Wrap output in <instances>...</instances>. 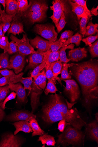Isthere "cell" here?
I'll use <instances>...</instances> for the list:
<instances>
[{"label": "cell", "mask_w": 98, "mask_h": 147, "mask_svg": "<svg viewBox=\"0 0 98 147\" xmlns=\"http://www.w3.org/2000/svg\"><path fill=\"white\" fill-rule=\"evenodd\" d=\"M70 68L69 74L76 78L81 87L85 104L89 105L98 97V61L73 63Z\"/></svg>", "instance_id": "obj_1"}, {"label": "cell", "mask_w": 98, "mask_h": 147, "mask_svg": "<svg viewBox=\"0 0 98 147\" xmlns=\"http://www.w3.org/2000/svg\"><path fill=\"white\" fill-rule=\"evenodd\" d=\"M42 119L46 123H53L65 120L75 129L81 130L87 123L80 116L76 108L69 109L57 94L50 96L47 103L43 108Z\"/></svg>", "instance_id": "obj_2"}, {"label": "cell", "mask_w": 98, "mask_h": 147, "mask_svg": "<svg viewBox=\"0 0 98 147\" xmlns=\"http://www.w3.org/2000/svg\"><path fill=\"white\" fill-rule=\"evenodd\" d=\"M48 5L45 1H31L27 10L21 17L26 18L32 24L40 22L47 17Z\"/></svg>", "instance_id": "obj_3"}, {"label": "cell", "mask_w": 98, "mask_h": 147, "mask_svg": "<svg viewBox=\"0 0 98 147\" xmlns=\"http://www.w3.org/2000/svg\"><path fill=\"white\" fill-rule=\"evenodd\" d=\"M58 137V144L64 146L71 144H80L84 138V136L80 130L72 127L70 125H67L64 131Z\"/></svg>", "instance_id": "obj_4"}, {"label": "cell", "mask_w": 98, "mask_h": 147, "mask_svg": "<svg viewBox=\"0 0 98 147\" xmlns=\"http://www.w3.org/2000/svg\"><path fill=\"white\" fill-rule=\"evenodd\" d=\"M46 72L43 70L40 72L35 80H34L31 85V105L32 109V113L35 110L39 102L38 96L41 94L46 86L47 78Z\"/></svg>", "instance_id": "obj_5"}, {"label": "cell", "mask_w": 98, "mask_h": 147, "mask_svg": "<svg viewBox=\"0 0 98 147\" xmlns=\"http://www.w3.org/2000/svg\"><path fill=\"white\" fill-rule=\"evenodd\" d=\"M34 31L38 34L47 39L51 43L58 40L57 33L54 26L48 24H36L34 28Z\"/></svg>", "instance_id": "obj_6"}, {"label": "cell", "mask_w": 98, "mask_h": 147, "mask_svg": "<svg viewBox=\"0 0 98 147\" xmlns=\"http://www.w3.org/2000/svg\"><path fill=\"white\" fill-rule=\"evenodd\" d=\"M10 38L11 41L16 43L20 54L25 56L36 52L30 44V40L26 35L23 34V38L21 39H19L12 34L10 35Z\"/></svg>", "instance_id": "obj_7"}, {"label": "cell", "mask_w": 98, "mask_h": 147, "mask_svg": "<svg viewBox=\"0 0 98 147\" xmlns=\"http://www.w3.org/2000/svg\"><path fill=\"white\" fill-rule=\"evenodd\" d=\"M66 83L65 91L68 94L69 98L72 103L77 100L80 95V90L79 86L73 79L64 80Z\"/></svg>", "instance_id": "obj_8"}, {"label": "cell", "mask_w": 98, "mask_h": 147, "mask_svg": "<svg viewBox=\"0 0 98 147\" xmlns=\"http://www.w3.org/2000/svg\"><path fill=\"white\" fill-rule=\"evenodd\" d=\"M52 6L50 9L53 11V15L50 17L56 26L58 24L61 16L66 9L65 1L61 0H55L52 2Z\"/></svg>", "instance_id": "obj_9"}, {"label": "cell", "mask_w": 98, "mask_h": 147, "mask_svg": "<svg viewBox=\"0 0 98 147\" xmlns=\"http://www.w3.org/2000/svg\"><path fill=\"white\" fill-rule=\"evenodd\" d=\"M36 116L27 111H18L8 115L7 121H26L29 122L32 119H36Z\"/></svg>", "instance_id": "obj_10"}, {"label": "cell", "mask_w": 98, "mask_h": 147, "mask_svg": "<svg viewBox=\"0 0 98 147\" xmlns=\"http://www.w3.org/2000/svg\"><path fill=\"white\" fill-rule=\"evenodd\" d=\"M9 65L11 69L18 74L23 70L25 63V56L18 53L10 58Z\"/></svg>", "instance_id": "obj_11"}, {"label": "cell", "mask_w": 98, "mask_h": 147, "mask_svg": "<svg viewBox=\"0 0 98 147\" xmlns=\"http://www.w3.org/2000/svg\"><path fill=\"white\" fill-rule=\"evenodd\" d=\"M21 144L20 139L11 134L3 136L0 141V147H20Z\"/></svg>", "instance_id": "obj_12"}, {"label": "cell", "mask_w": 98, "mask_h": 147, "mask_svg": "<svg viewBox=\"0 0 98 147\" xmlns=\"http://www.w3.org/2000/svg\"><path fill=\"white\" fill-rule=\"evenodd\" d=\"M21 17L16 15L13 18L10 27L7 31L8 34L16 36L22 33H25L24 26L20 20Z\"/></svg>", "instance_id": "obj_13"}, {"label": "cell", "mask_w": 98, "mask_h": 147, "mask_svg": "<svg viewBox=\"0 0 98 147\" xmlns=\"http://www.w3.org/2000/svg\"><path fill=\"white\" fill-rule=\"evenodd\" d=\"M29 64L26 69H34L37 66L45 61L43 52L37 50L36 52L30 55L29 57Z\"/></svg>", "instance_id": "obj_14"}, {"label": "cell", "mask_w": 98, "mask_h": 147, "mask_svg": "<svg viewBox=\"0 0 98 147\" xmlns=\"http://www.w3.org/2000/svg\"><path fill=\"white\" fill-rule=\"evenodd\" d=\"M30 42L32 46L41 52H45L50 50V45L51 43L38 36L30 40Z\"/></svg>", "instance_id": "obj_15"}, {"label": "cell", "mask_w": 98, "mask_h": 147, "mask_svg": "<svg viewBox=\"0 0 98 147\" xmlns=\"http://www.w3.org/2000/svg\"><path fill=\"white\" fill-rule=\"evenodd\" d=\"M87 53L85 48L72 49L68 52L69 59L72 61L78 62L87 57Z\"/></svg>", "instance_id": "obj_16"}, {"label": "cell", "mask_w": 98, "mask_h": 147, "mask_svg": "<svg viewBox=\"0 0 98 147\" xmlns=\"http://www.w3.org/2000/svg\"><path fill=\"white\" fill-rule=\"evenodd\" d=\"M9 86L10 90L16 92L17 98L21 102H24L26 101V93L20 83L16 84L10 83Z\"/></svg>", "instance_id": "obj_17"}, {"label": "cell", "mask_w": 98, "mask_h": 147, "mask_svg": "<svg viewBox=\"0 0 98 147\" xmlns=\"http://www.w3.org/2000/svg\"><path fill=\"white\" fill-rule=\"evenodd\" d=\"M0 15L2 20L1 24L3 27V34L5 35L10 27L11 22L15 16L7 14L5 10H2L1 5H0Z\"/></svg>", "instance_id": "obj_18"}, {"label": "cell", "mask_w": 98, "mask_h": 147, "mask_svg": "<svg viewBox=\"0 0 98 147\" xmlns=\"http://www.w3.org/2000/svg\"><path fill=\"white\" fill-rule=\"evenodd\" d=\"M13 125L16 128L14 132V135L16 136L18 132L22 131L25 133H30L33 132L29 122L26 121H20L14 123Z\"/></svg>", "instance_id": "obj_19"}, {"label": "cell", "mask_w": 98, "mask_h": 147, "mask_svg": "<svg viewBox=\"0 0 98 147\" xmlns=\"http://www.w3.org/2000/svg\"><path fill=\"white\" fill-rule=\"evenodd\" d=\"M6 13L7 14L14 16H15L17 14L18 5L17 1L6 0Z\"/></svg>", "instance_id": "obj_20"}, {"label": "cell", "mask_w": 98, "mask_h": 147, "mask_svg": "<svg viewBox=\"0 0 98 147\" xmlns=\"http://www.w3.org/2000/svg\"><path fill=\"white\" fill-rule=\"evenodd\" d=\"M87 131L89 135L92 140L98 142V125L96 121L87 125Z\"/></svg>", "instance_id": "obj_21"}, {"label": "cell", "mask_w": 98, "mask_h": 147, "mask_svg": "<svg viewBox=\"0 0 98 147\" xmlns=\"http://www.w3.org/2000/svg\"><path fill=\"white\" fill-rule=\"evenodd\" d=\"M0 74L3 76H9L10 80L11 83L12 84H16L20 82L21 77L24 75L23 73H21L16 75L12 71L7 69L0 70Z\"/></svg>", "instance_id": "obj_22"}, {"label": "cell", "mask_w": 98, "mask_h": 147, "mask_svg": "<svg viewBox=\"0 0 98 147\" xmlns=\"http://www.w3.org/2000/svg\"><path fill=\"white\" fill-rule=\"evenodd\" d=\"M68 2L72 6V11L75 13L79 20L84 18L89 19L88 16L80 6L71 1H68Z\"/></svg>", "instance_id": "obj_23"}, {"label": "cell", "mask_w": 98, "mask_h": 147, "mask_svg": "<svg viewBox=\"0 0 98 147\" xmlns=\"http://www.w3.org/2000/svg\"><path fill=\"white\" fill-rule=\"evenodd\" d=\"M43 53L46 65L50 64L52 63L58 61L59 59V50L56 52H52L50 50H49Z\"/></svg>", "instance_id": "obj_24"}, {"label": "cell", "mask_w": 98, "mask_h": 147, "mask_svg": "<svg viewBox=\"0 0 98 147\" xmlns=\"http://www.w3.org/2000/svg\"><path fill=\"white\" fill-rule=\"evenodd\" d=\"M29 122L33 131L32 134V137L41 136L45 134V132L41 129L36 119H32Z\"/></svg>", "instance_id": "obj_25"}, {"label": "cell", "mask_w": 98, "mask_h": 147, "mask_svg": "<svg viewBox=\"0 0 98 147\" xmlns=\"http://www.w3.org/2000/svg\"><path fill=\"white\" fill-rule=\"evenodd\" d=\"M11 69L7 52H4L0 54V69Z\"/></svg>", "instance_id": "obj_26"}, {"label": "cell", "mask_w": 98, "mask_h": 147, "mask_svg": "<svg viewBox=\"0 0 98 147\" xmlns=\"http://www.w3.org/2000/svg\"><path fill=\"white\" fill-rule=\"evenodd\" d=\"M82 36L78 32L77 33L70 38L67 40L66 42L63 43L62 47L68 46L70 44H75L76 46H78L80 44L82 41Z\"/></svg>", "instance_id": "obj_27"}, {"label": "cell", "mask_w": 98, "mask_h": 147, "mask_svg": "<svg viewBox=\"0 0 98 147\" xmlns=\"http://www.w3.org/2000/svg\"><path fill=\"white\" fill-rule=\"evenodd\" d=\"M75 45L73 44H71L68 46L62 47L59 51V60L62 63H67L69 62L70 60L68 59L66 56V50L67 49H74Z\"/></svg>", "instance_id": "obj_28"}, {"label": "cell", "mask_w": 98, "mask_h": 147, "mask_svg": "<svg viewBox=\"0 0 98 147\" xmlns=\"http://www.w3.org/2000/svg\"><path fill=\"white\" fill-rule=\"evenodd\" d=\"M41 142L43 144H46L47 146H55L56 143L54 137L50 135L45 134L40 136L38 140Z\"/></svg>", "instance_id": "obj_29"}, {"label": "cell", "mask_w": 98, "mask_h": 147, "mask_svg": "<svg viewBox=\"0 0 98 147\" xmlns=\"http://www.w3.org/2000/svg\"><path fill=\"white\" fill-rule=\"evenodd\" d=\"M50 65L55 76L58 77L59 74H61L62 64L60 60L52 63Z\"/></svg>", "instance_id": "obj_30"}, {"label": "cell", "mask_w": 98, "mask_h": 147, "mask_svg": "<svg viewBox=\"0 0 98 147\" xmlns=\"http://www.w3.org/2000/svg\"><path fill=\"white\" fill-rule=\"evenodd\" d=\"M73 63L71 64H67L64 63L62 64V67L61 70V76L60 79L64 80L71 79L72 77L71 75L68 72V69L72 66Z\"/></svg>", "instance_id": "obj_31"}, {"label": "cell", "mask_w": 98, "mask_h": 147, "mask_svg": "<svg viewBox=\"0 0 98 147\" xmlns=\"http://www.w3.org/2000/svg\"><path fill=\"white\" fill-rule=\"evenodd\" d=\"M45 68L46 69L45 75L47 78L48 80L51 79L55 84L56 83V81L57 80L61 85H62V84L59 77H55L54 76L50 64L47 65Z\"/></svg>", "instance_id": "obj_32"}, {"label": "cell", "mask_w": 98, "mask_h": 147, "mask_svg": "<svg viewBox=\"0 0 98 147\" xmlns=\"http://www.w3.org/2000/svg\"><path fill=\"white\" fill-rule=\"evenodd\" d=\"M98 24H93L91 21L89 22L87 27V32L85 36H92L98 33Z\"/></svg>", "instance_id": "obj_33"}, {"label": "cell", "mask_w": 98, "mask_h": 147, "mask_svg": "<svg viewBox=\"0 0 98 147\" xmlns=\"http://www.w3.org/2000/svg\"><path fill=\"white\" fill-rule=\"evenodd\" d=\"M32 78L31 76L27 78H23L22 76L20 80V82L24 84V90H29L30 92L28 96L30 94L32 90L31 86L33 82Z\"/></svg>", "instance_id": "obj_34"}, {"label": "cell", "mask_w": 98, "mask_h": 147, "mask_svg": "<svg viewBox=\"0 0 98 147\" xmlns=\"http://www.w3.org/2000/svg\"><path fill=\"white\" fill-rule=\"evenodd\" d=\"M18 5V11L17 15L21 17L24 13L28 7V3L27 0H17Z\"/></svg>", "instance_id": "obj_35"}, {"label": "cell", "mask_w": 98, "mask_h": 147, "mask_svg": "<svg viewBox=\"0 0 98 147\" xmlns=\"http://www.w3.org/2000/svg\"><path fill=\"white\" fill-rule=\"evenodd\" d=\"M48 80L47 86L45 91V94L46 95H48L49 93L55 94L56 92L58 91V89L53 80L51 79Z\"/></svg>", "instance_id": "obj_36"}, {"label": "cell", "mask_w": 98, "mask_h": 147, "mask_svg": "<svg viewBox=\"0 0 98 147\" xmlns=\"http://www.w3.org/2000/svg\"><path fill=\"white\" fill-rule=\"evenodd\" d=\"M10 92L9 85L0 87V103L3 101Z\"/></svg>", "instance_id": "obj_37"}, {"label": "cell", "mask_w": 98, "mask_h": 147, "mask_svg": "<svg viewBox=\"0 0 98 147\" xmlns=\"http://www.w3.org/2000/svg\"><path fill=\"white\" fill-rule=\"evenodd\" d=\"M47 65L45 62L41 64L34 68L31 74V76L35 80L40 72L45 68Z\"/></svg>", "instance_id": "obj_38"}, {"label": "cell", "mask_w": 98, "mask_h": 147, "mask_svg": "<svg viewBox=\"0 0 98 147\" xmlns=\"http://www.w3.org/2000/svg\"><path fill=\"white\" fill-rule=\"evenodd\" d=\"M72 1L80 6L84 10L89 18H91L92 15L91 14L90 10L87 7V1H84V0H74Z\"/></svg>", "instance_id": "obj_39"}, {"label": "cell", "mask_w": 98, "mask_h": 147, "mask_svg": "<svg viewBox=\"0 0 98 147\" xmlns=\"http://www.w3.org/2000/svg\"><path fill=\"white\" fill-rule=\"evenodd\" d=\"M89 19L86 18H81L79 22L80 32L83 35H85L87 32V25Z\"/></svg>", "instance_id": "obj_40"}, {"label": "cell", "mask_w": 98, "mask_h": 147, "mask_svg": "<svg viewBox=\"0 0 98 147\" xmlns=\"http://www.w3.org/2000/svg\"><path fill=\"white\" fill-rule=\"evenodd\" d=\"M9 43L7 36L0 37V48L4 50V53L7 52Z\"/></svg>", "instance_id": "obj_41"}, {"label": "cell", "mask_w": 98, "mask_h": 147, "mask_svg": "<svg viewBox=\"0 0 98 147\" xmlns=\"http://www.w3.org/2000/svg\"><path fill=\"white\" fill-rule=\"evenodd\" d=\"M73 32L72 31H66L62 34L58 41L60 42L64 43L67 40L73 36Z\"/></svg>", "instance_id": "obj_42"}, {"label": "cell", "mask_w": 98, "mask_h": 147, "mask_svg": "<svg viewBox=\"0 0 98 147\" xmlns=\"http://www.w3.org/2000/svg\"><path fill=\"white\" fill-rule=\"evenodd\" d=\"M98 41L97 40L89 47V52L92 57H98Z\"/></svg>", "instance_id": "obj_43"}, {"label": "cell", "mask_w": 98, "mask_h": 147, "mask_svg": "<svg viewBox=\"0 0 98 147\" xmlns=\"http://www.w3.org/2000/svg\"><path fill=\"white\" fill-rule=\"evenodd\" d=\"M98 38V33L95 36H91L87 37L86 38L82 39V41L85 43L86 46H91L92 43L94 42Z\"/></svg>", "instance_id": "obj_44"}, {"label": "cell", "mask_w": 98, "mask_h": 147, "mask_svg": "<svg viewBox=\"0 0 98 147\" xmlns=\"http://www.w3.org/2000/svg\"><path fill=\"white\" fill-rule=\"evenodd\" d=\"M18 52V49L16 43L14 42L11 41L9 44L7 52L9 55H12Z\"/></svg>", "instance_id": "obj_45"}, {"label": "cell", "mask_w": 98, "mask_h": 147, "mask_svg": "<svg viewBox=\"0 0 98 147\" xmlns=\"http://www.w3.org/2000/svg\"><path fill=\"white\" fill-rule=\"evenodd\" d=\"M17 94L16 92H11L9 95L7 97L3 102L0 103V107L4 110L5 109V105L8 101L15 99L16 96Z\"/></svg>", "instance_id": "obj_46"}, {"label": "cell", "mask_w": 98, "mask_h": 147, "mask_svg": "<svg viewBox=\"0 0 98 147\" xmlns=\"http://www.w3.org/2000/svg\"><path fill=\"white\" fill-rule=\"evenodd\" d=\"M65 13L64 12L60 19L59 22L56 27L57 28L58 33H59L64 28L66 22L65 21Z\"/></svg>", "instance_id": "obj_47"}, {"label": "cell", "mask_w": 98, "mask_h": 147, "mask_svg": "<svg viewBox=\"0 0 98 147\" xmlns=\"http://www.w3.org/2000/svg\"><path fill=\"white\" fill-rule=\"evenodd\" d=\"M63 43L59 42L58 40L53 43H51L50 45V51L52 52H56L59 50L62 47Z\"/></svg>", "instance_id": "obj_48"}, {"label": "cell", "mask_w": 98, "mask_h": 147, "mask_svg": "<svg viewBox=\"0 0 98 147\" xmlns=\"http://www.w3.org/2000/svg\"><path fill=\"white\" fill-rule=\"evenodd\" d=\"M70 124L67 122L65 120H62L60 121L58 125V129L60 132H63L66 126Z\"/></svg>", "instance_id": "obj_49"}, {"label": "cell", "mask_w": 98, "mask_h": 147, "mask_svg": "<svg viewBox=\"0 0 98 147\" xmlns=\"http://www.w3.org/2000/svg\"><path fill=\"white\" fill-rule=\"evenodd\" d=\"M11 83L9 77L8 76H4L0 78V87H2L9 85Z\"/></svg>", "instance_id": "obj_50"}, {"label": "cell", "mask_w": 98, "mask_h": 147, "mask_svg": "<svg viewBox=\"0 0 98 147\" xmlns=\"http://www.w3.org/2000/svg\"><path fill=\"white\" fill-rule=\"evenodd\" d=\"M98 6L95 8L94 7H93L91 10L90 11L91 14L95 16H97L98 15Z\"/></svg>", "instance_id": "obj_51"}, {"label": "cell", "mask_w": 98, "mask_h": 147, "mask_svg": "<svg viewBox=\"0 0 98 147\" xmlns=\"http://www.w3.org/2000/svg\"><path fill=\"white\" fill-rule=\"evenodd\" d=\"M5 113L4 110L0 107V122H1L4 118Z\"/></svg>", "instance_id": "obj_52"}, {"label": "cell", "mask_w": 98, "mask_h": 147, "mask_svg": "<svg viewBox=\"0 0 98 147\" xmlns=\"http://www.w3.org/2000/svg\"><path fill=\"white\" fill-rule=\"evenodd\" d=\"M5 36L3 33V27L2 24H0V37Z\"/></svg>", "instance_id": "obj_53"}, {"label": "cell", "mask_w": 98, "mask_h": 147, "mask_svg": "<svg viewBox=\"0 0 98 147\" xmlns=\"http://www.w3.org/2000/svg\"><path fill=\"white\" fill-rule=\"evenodd\" d=\"M0 3L3 5L4 8V10L5 11L6 7L5 0H0Z\"/></svg>", "instance_id": "obj_54"}, {"label": "cell", "mask_w": 98, "mask_h": 147, "mask_svg": "<svg viewBox=\"0 0 98 147\" xmlns=\"http://www.w3.org/2000/svg\"><path fill=\"white\" fill-rule=\"evenodd\" d=\"M2 23V20L1 15H0V24Z\"/></svg>", "instance_id": "obj_55"}, {"label": "cell", "mask_w": 98, "mask_h": 147, "mask_svg": "<svg viewBox=\"0 0 98 147\" xmlns=\"http://www.w3.org/2000/svg\"><path fill=\"white\" fill-rule=\"evenodd\" d=\"M2 76V75L0 74V78H1Z\"/></svg>", "instance_id": "obj_56"}]
</instances>
